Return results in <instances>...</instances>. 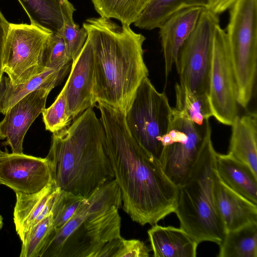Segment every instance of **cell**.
<instances>
[{
  "label": "cell",
  "instance_id": "17",
  "mask_svg": "<svg viewBox=\"0 0 257 257\" xmlns=\"http://www.w3.org/2000/svg\"><path fill=\"white\" fill-rule=\"evenodd\" d=\"M57 188L51 182L35 193H16L14 222L21 241L34 225L51 213Z\"/></svg>",
  "mask_w": 257,
  "mask_h": 257
},
{
  "label": "cell",
  "instance_id": "29",
  "mask_svg": "<svg viewBox=\"0 0 257 257\" xmlns=\"http://www.w3.org/2000/svg\"><path fill=\"white\" fill-rule=\"evenodd\" d=\"M53 227L51 213L34 225L22 241L20 257H39L48 235Z\"/></svg>",
  "mask_w": 257,
  "mask_h": 257
},
{
  "label": "cell",
  "instance_id": "6",
  "mask_svg": "<svg viewBox=\"0 0 257 257\" xmlns=\"http://www.w3.org/2000/svg\"><path fill=\"white\" fill-rule=\"evenodd\" d=\"M172 114L166 93L157 90L146 77L136 91L125 119L135 140L159 159L163 149L159 140L168 132Z\"/></svg>",
  "mask_w": 257,
  "mask_h": 257
},
{
  "label": "cell",
  "instance_id": "27",
  "mask_svg": "<svg viewBox=\"0 0 257 257\" xmlns=\"http://www.w3.org/2000/svg\"><path fill=\"white\" fill-rule=\"evenodd\" d=\"M150 0H91L101 17L118 20L122 25L135 23Z\"/></svg>",
  "mask_w": 257,
  "mask_h": 257
},
{
  "label": "cell",
  "instance_id": "15",
  "mask_svg": "<svg viewBox=\"0 0 257 257\" xmlns=\"http://www.w3.org/2000/svg\"><path fill=\"white\" fill-rule=\"evenodd\" d=\"M204 8L196 6L180 10L159 28L166 79L176 63L181 47L195 28Z\"/></svg>",
  "mask_w": 257,
  "mask_h": 257
},
{
  "label": "cell",
  "instance_id": "21",
  "mask_svg": "<svg viewBox=\"0 0 257 257\" xmlns=\"http://www.w3.org/2000/svg\"><path fill=\"white\" fill-rule=\"evenodd\" d=\"M70 66L59 70L48 69L28 82L18 85L13 84L8 77L3 76L0 82V112L5 115L20 99L39 88L53 89L63 81Z\"/></svg>",
  "mask_w": 257,
  "mask_h": 257
},
{
  "label": "cell",
  "instance_id": "23",
  "mask_svg": "<svg viewBox=\"0 0 257 257\" xmlns=\"http://www.w3.org/2000/svg\"><path fill=\"white\" fill-rule=\"evenodd\" d=\"M84 223L90 257H96L107 242L121 237V218L118 209L114 206L93 218L86 219L84 217Z\"/></svg>",
  "mask_w": 257,
  "mask_h": 257
},
{
  "label": "cell",
  "instance_id": "31",
  "mask_svg": "<svg viewBox=\"0 0 257 257\" xmlns=\"http://www.w3.org/2000/svg\"><path fill=\"white\" fill-rule=\"evenodd\" d=\"M85 198L57 189L51 209L53 227H62L74 215Z\"/></svg>",
  "mask_w": 257,
  "mask_h": 257
},
{
  "label": "cell",
  "instance_id": "20",
  "mask_svg": "<svg viewBox=\"0 0 257 257\" xmlns=\"http://www.w3.org/2000/svg\"><path fill=\"white\" fill-rule=\"evenodd\" d=\"M216 170L226 186L257 205V175L247 165L229 154L217 153Z\"/></svg>",
  "mask_w": 257,
  "mask_h": 257
},
{
  "label": "cell",
  "instance_id": "12",
  "mask_svg": "<svg viewBox=\"0 0 257 257\" xmlns=\"http://www.w3.org/2000/svg\"><path fill=\"white\" fill-rule=\"evenodd\" d=\"M53 89L39 88L25 96L15 104L0 121V139L9 146L12 153H23L25 136L29 128L46 108L48 96Z\"/></svg>",
  "mask_w": 257,
  "mask_h": 257
},
{
  "label": "cell",
  "instance_id": "28",
  "mask_svg": "<svg viewBox=\"0 0 257 257\" xmlns=\"http://www.w3.org/2000/svg\"><path fill=\"white\" fill-rule=\"evenodd\" d=\"M85 218H93L100 215L114 206L122 207V199L121 190L114 179L97 188L86 198Z\"/></svg>",
  "mask_w": 257,
  "mask_h": 257
},
{
  "label": "cell",
  "instance_id": "34",
  "mask_svg": "<svg viewBox=\"0 0 257 257\" xmlns=\"http://www.w3.org/2000/svg\"><path fill=\"white\" fill-rule=\"evenodd\" d=\"M150 250L145 243L139 239H118L113 257H148Z\"/></svg>",
  "mask_w": 257,
  "mask_h": 257
},
{
  "label": "cell",
  "instance_id": "13",
  "mask_svg": "<svg viewBox=\"0 0 257 257\" xmlns=\"http://www.w3.org/2000/svg\"><path fill=\"white\" fill-rule=\"evenodd\" d=\"M64 87L72 120L96 103L94 95L93 49L88 38L80 54L72 62Z\"/></svg>",
  "mask_w": 257,
  "mask_h": 257
},
{
  "label": "cell",
  "instance_id": "3",
  "mask_svg": "<svg viewBox=\"0 0 257 257\" xmlns=\"http://www.w3.org/2000/svg\"><path fill=\"white\" fill-rule=\"evenodd\" d=\"M46 159L56 187L84 198L114 179L103 126L93 107L53 133Z\"/></svg>",
  "mask_w": 257,
  "mask_h": 257
},
{
  "label": "cell",
  "instance_id": "2",
  "mask_svg": "<svg viewBox=\"0 0 257 257\" xmlns=\"http://www.w3.org/2000/svg\"><path fill=\"white\" fill-rule=\"evenodd\" d=\"M83 27L93 49L95 101L125 114L141 82L149 75L143 49L146 38L129 26H120L103 17L89 19Z\"/></svg>",
  "mask_w": 257,
  "mask_h": 257
},
{
  "label": "cell",
  "instance_id": "37",
  "mask_svg": "<svg viewBox=\"0 0 257 257\" xmlns=\"http://www.w3.org/2000/svg\"><path fill=\"white\" fill-rule=\"evenodd\" d=\"M3 225V217L1 216V215H0V230L2 229Z\"/></svg>",
  "mask_w": 257,
  "mask_h": 257
},
{
  "label": "cell",
  "instance_id": "5",
  "mask_svg": "<svg viewBox=\"0 0 257 257\" xmlns=\"http://www.w3.org/2000/svg\"><path fill=\"white\" fill-rule=\"evenodd\" d=\"M238 105L246 108L253 93L257 64V0H237L225 31Z\"/></svg>",
  "mask_w": 257,
  "mask_h": 257
},
{
  "label": "cell",
  "instance_id": "14",
  "mask_svg": "<svg viewBox=\"0 0 257 257\" xmlns=\"http://www.w3.org/2000/svg\"><path fill=\"white\" fill-rule=\"evenodd\" d=\"M86 198L62 227L51 229L39 257H90L84 219Z\"/></svg>",
  "mask_w": 257,
  "mask_h": 257
},
{
  "label": "cell",
  "instance_id": "16",
  "mask_svg": "<svg viewBox=\"0 0 257 257\" xmlns=\"http://www.w3.org/2000/svg\"><path fill=\"white\" fill-rule=\"evenodd\" d=\"M214 195L217 209L226 231L257 222V205L226 186L217 175L216 170Z\"/></svg>",
  "mask_w": 257,
  "mask_h": 257
},
{
  "label": "cell",
  "instance_id": "35",
  "mask_svg": "<svg viewBox=\"0 0 257 257\" xmlns=\"http://www.w3.org/2000/svg\"><path fill=\"white\" fill-rule=\"evenodd\" d=\"M10 23L6 19L0 11V82L3 76V51Z\"/></svg>",
  "mask_w": 257,
  "mask_h": 257
},
{
  "label": "cell",
  "instance_id": "10",
  "mask_svg": "<svg viewBox=\"0 0 257 257\" xmlns=\"http://www.w3.org/2000/svg\"><path fill=\"white\" fill-rule=\"evenodd\" d=\"M208 96L213 116L231 125L238 115V104L226 35L220 24L214 34Z\"/></svg>",
  "mask_w": 257,
  "mask_h": 257
},
{
  "label": "cell",
  "instance_id": "7",
  "mask_svg": "<svg viewBox=\"0 0 257 257\" xmlns=\"http://www.w3.org/2000/svg\"><path fill=\"white\" fill-rule=\"evenodd\" d=\"M53 32L31 23H10L6 38L3 69L14 85L25 83L50 69L45 52Z\"/></svg>",
  "mask_w": 257,
  "mask_h": 257
},
{
  "label": "cell",
  "instance_id": "9",
  "mask_svg": "<svg viewBox=\"0 0 257 257\" xmlns=\"http://www.w3.org/2000/svg\"><path fill=\"white\" fill-rule=\"evenodd\" d=\"M218 16L205 8L181 47L175 64L179 83L190 92L208 95L214 31Z\"/></svg>",
  "mask_w": 257,
  "mask_h": 257
},
{
  "label": "cell",
  "instance_id": "4",
  "mask_svg": "<svg viewBox=\"0 0 257 257\" xmlns=\"http://www.w3.org/2000/svg\"><path fill=\"white\" fill-rule=\"evenodd\" d=\"M209 134L190 173L178 186L174 213L180 227L199 244L210 241L219 245L226 230L217 209L214 195L215 151Z\"/></svg>",
  "mask_w": 257,
  "mask_h": 257
},
{
  "label": "cell",
  "instance_id": "30",
  "mask_svg": "<svg viewBox=\"0 0 257 257\" xmlns=\"http://www.w3.org/2000/svg\"><path fill=\"white\" fill-rule=\"evenodd\" d=\"M46 130L54 133L69 126L72 123L65 88L63 87L53 103L42 112Z\"/></svg>",
  "mask_w": 257,
  "mask_h": 257
},
{
  "label": "cell",
  "instance_id": "8",
  "mask_svg": "<svg viewBox=\"0 0 257 257\" xmlns=\"http://www.w3.org/2000/svg\"><path fill=\"white\" fill-rule=\"evenodd\" d=\"M210 133L209 122L196 125L173 107L169 128L159 140L163 149L159 160L167 176L177 186L190 173Z\"/></svg>",
  "mask_w": 257,
  "mask_h": 257
},
{
  "label": "cell",
  "instance_id": "22",
  "mask_svg": "<svg viewBox=\"0 0 257 257\" xmlns=\"http://www.w3.org/2000/svg\"><path fill=\"white\" fill-rule=\"evenodd\" d=\"M29 16L31 23L57 32L64 18L73 15L74 8L67 0H18Z\"/></svg>",
  "mask_w": 257,
  "mask_h": 257
},
{
  "label": "cell",
  "instance_id": "24",
  "mask_svg": "<svg viewBox=\"0 0 257 257\" xmlns=\"http://www.w3.org/2000/svg\"><path fill=\"white\" fill-rule=\"evenodd\" d=\"M208 0H150L134 23L140 29L159 28L170 17L182 9L200 6L206 7Z\"/></svg>",
  "mask_w": 257,
  "mask_h": 257
},
{
  "label": "cell",
  "instance_id": "25",
  "mask_svg": "<svg viewBox=\"0 0 257 257\" xmlns=\"http://www.w3.org/2000/svg\"><path fill=\"white\" fill-rule=\"evenodd\" d=\"M219 245L218 257H257V222L226 231Z\"/></svg>",
  "mask_w": 257,
  "mask_h": 257
},
{
  "label": "cell",
  "instance_id": "38",
  "mask_svg": "<svg viewBox=\"0 0 257 257\" xmlns=\"http://www.w3.org/2000/svg\"><path fill=\"white\" fill-rule=\"evenodd\" d=\"M1 149H0V152H1Z\"/></svg>",
  "mask_w": 257,
  "mask_h": 257
},
{
  "label": "cell",
  "instance_id": "32",
  "mask_svg": "<svg viewBox=\"0 0 257 257\" xmlns=\"http://www.w3.org/2000/svg\"><path fill=\"white\" fill-rule=\"evenodd\" d=\"M72 62L69 49L62 37L57 32L49 38L45 52V66L59 70Z\"/></svg>",
  "mask_w": 257,
  "mask_h": 257
},
{
  "label": "cell",
  "instance_id": "1",
  "mask_svg": "<svg viewBox=\"0 0 257 257\" xmlns=\"http://www.w3.org/2000/svg\"><path fill=\"white\" fill-rule=\"evenodd\" d=\"M106 149L123 210L133 221L154 225L176 210L178 187L167 176L159 160L132 136L125 113L97 102Z\"/></svg>",
  "mask_w": 257,
  "mask_h": 257
},
{
  "label": "cell",
  "instance_id": "33",
  "mask_svg": "<svg viewBox=\"0 0 257 257\" xmlns=\"http://www.w3.org/2000/svg\"><path fill=\"white\" fill-rule=\"evenodd\" d=\"M72 16H69L64 18L63 24L57 32L63 38L72 57V62H74L84 46L87 38V32L83 27L79 28L74 23Z\"/></svg>",
  "mask_w": 257,
  "mask_h": 257
},
{
  "label": "cell",
  "instance_id": "18",
  "mask_svg": "<svg viewBox=\"0 0 257 257\" xmlns=\"http://www.w3.org/2000/svg\"><path fill=\"white\" fill-rule=\"evenodd\" d=\"M155 257H195L198 244L181 227L157 224L148 230Z\"/></svg>",
  "mask_w": 257,
  "mask_h": 257
},
{
  "label": "cell",
  "instance_id": "19",
  "mask_svg": "<svg viewBox=\"0 0 257 257\" xmlns=\"http://www.w3.org/2000/svg\"><path fill=\"white\" fill-rule=\"evenodd\" d=\"M228 154L247 165L257 175L256 112L238 115L231 124Z\"/></svg>",
  "mask_w": 257,
  "mask_h": 257
},
{
  "label": "cell",
  "instance_id": "36",
  "mask_svg": "<svg viewBox=\"0 0 257 257\" xmlns=\"http://www.w3.org/2000/svg\"><path fill=\"white\" fill-rule=\"evenodd\" d=\"M237 0H208L206 8L219 15L229 9Z\"/></svg>",
  "mask_w": 257,
  "mask_h": 257
},
{
  "label": "cell",
  "instance_id": "26",
  "mask_svg": "<svg viewBox=\"0 0 257 257\" xmlns=\"http://www.w3.org/2000/svg\"><path fill=\"white\" fill-rule=\"evenodd\" d=\"M174 109L193 123L203 125L213 116L208 95L192 93L179 82L175 85Z\"/></svg>",
  "mask_w": 257,
  "mask_h": 257
},
{
  "label": "cell",
  "instance_id": "11",
  "mask_svg": "<svg viewBox=\"0 0 257 257\" xmlns=\"http://www.w3.org/2000/svg\"><path fill=\"white\" fill-rule=\"evenodd\" d=\"M51 182L46 158L1 151L0 185L15 193L29 194L40 191Z\"/></svg>",
  "mask_w": 257,
  "mask_h": 257
}]
</instances>
